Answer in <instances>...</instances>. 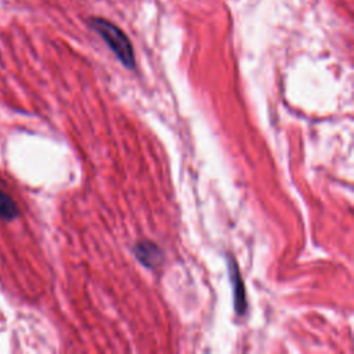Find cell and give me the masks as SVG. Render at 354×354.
I'll use <instances>...</instances> for the list:
<instances>
[{
	"label": "cell",
	"instance_id": "6da1fadb",
	"mask_svg": "<svg viewBox=\"0 0 354 354\" xmlns=\"http://www.w3.org/2000/svg\"><path fill=\"white\" fill-rule=\"evenodd\" d=\"M88 25L94 32H97L102 40L108 44V47L112 50V53L116 55V58L124 65L127 69L136 68V57L133 46L127 37V35L115 24L109 22L104 18H90Z\"/></svg>",
	"mask_w": 354,
	"mask_h": 354
},
{
	"label": "cell",
	"instance_id": "7a4b0ae2",
	"mask_svg": "<svg viewBox=\"0 0 354 354\" xmlns=\"http://www.w3.org/2000/svg\"><path fill=\"white\" fill-rule=\"evenodd\" d=\"M227 263H228L230 281L232 283V292H234V308H235V313L238 315H243L246 313V308H248L245 283H243V279L241 278L238 264H236L235 259L231 254L227 257Z\"/></svg>",
	"mask_w": 354,
	"mask_h": 354
},
{
	"label": "cell",
	"instance_id": "3957f363",
	"mask_svg": "<svg viewBox=\"0 0 354 354\" xmlns=\"http://www.w3.org/2000/svg\"><path fill=\"white\" fill-rule=\"evenodd\" d=\"M134 254L137 260L147 268L159 267L163 263L162 249L152 241H140L134 246Z\"/></svg>",
	"mask_w": 354,
	"mask_h": 354
},
{
	"label": "cell",
	"instance_id": "277c9868",
	"mask_svg": "<svg viewBox=\"0 0 354 354\" xmlns=\"http://www.w3.org/2000/svg\"><path fill=\"white\" fill-rule=\"evenodd\" d=\"M18 216V206L14 199L0 188V218L14 220Z\"/></svg>",
	"mask_w": 354,
	"mask_h": 354
}]
</instances>
